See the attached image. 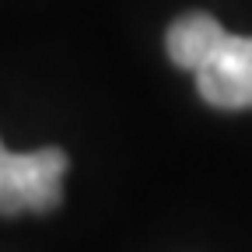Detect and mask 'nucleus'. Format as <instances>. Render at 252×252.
Segmentation results:
<instances>
[{"mask_svg":"<svg viewBox=\"0 0 252 252\" xmlns=\"http://www.w3.org/2000/svg\"><path fill=\"white\" fill-rule=\"evenodd\" d=\"M63 172H67V154L60 147L11 154L0 144V214L11 217L21 210H56L63 200Z\"/></svg>","mask_w":252,"mask_h":252,"instance_id":"f257e3e1","label":"nucleus"},{"mask_svg":"<svg viewBox=\"0 0 252 252\" xmlns=\"http://www.w3.org/2000/svg\"><path fill=\"white\" fill-rule=\"evenodd\" d=\"M196 88L214 109H252V35L228 32L196 70Z\"/></svg>","mask_w":252,"mask_h":252,"instance_id":"f03ea898","label":"nucleus"},{"mask_svg":"<svg viewBox=\"0 0 252 252\" xmlns=\"http://www.w3.org/2000/svg\"><path fill=\"white\" fill-rule=\"evenodd\" d=\"M224 35H228V28L220 25L214 14L189 11V14H182V18L172 21L168 35H165V49H168V56H172L175 67L196 74L203 67V60L214 53V46L224 39Z\"/></svg>","mask_w":252,"mask_h":252,"instance_id":"7ed1b4c3","label":"nucleus"}]
</instances>
